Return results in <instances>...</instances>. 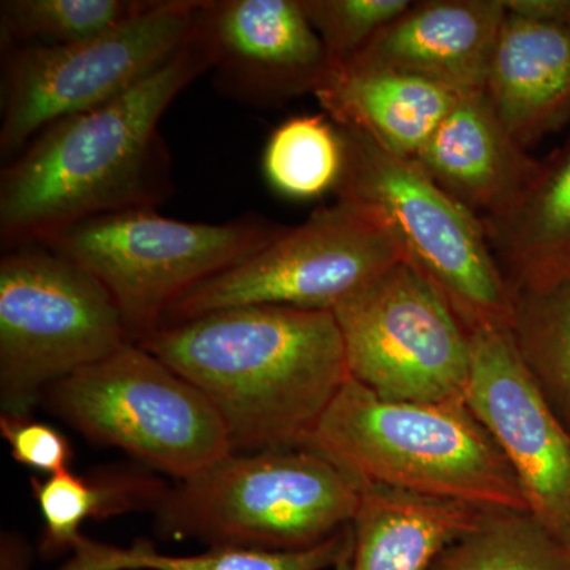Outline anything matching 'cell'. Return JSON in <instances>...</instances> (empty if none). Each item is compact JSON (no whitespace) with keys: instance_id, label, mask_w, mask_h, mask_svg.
<instances>
[{"instance_id":"cell-1","label":"cell","mask_w":570,"mask_h":570,"mask_svg":"<svg viewBox=\"0 0 570 570\" xmlns=\"http://www.w3.org/2000/svg\"><path fill=\"white\" fill-rule=\"evenodd\" d=\"M208 59L190 39L167 66L94 110L45 127L0 175L3 249L40 246L70 225L171 195V157L159 124Z\"/></svg>"},{"instance_id":"cell-2","label":"cell","mask_w":570,"mask_h":570,"mask_svg":"<svg viewBox=\"0 0 570 570\" xmlns=\"http://www.w3.org/2000/svg\"><path fill=\"white\" fill-rule=\"evenodd\" d=\"M216 407L234 452L305 448L348 377L333 311L242 306L138 341Z\"/></svg>"},{"instance_id":"cell-3","label":"cell","mask_w":570,"mask_h":570,"mask_svg":"<svg viewBox=\"0 0 570 570\" xmlns=\"http://www.w3.org/2000/svg\"><path fill=\"white\" fill-rule=\"evenodd\" d=\"M305 448L365 485L530 512L515 472L466 401L397 403L348 377Z\"/></svg>"},{"instance_id":"cell-4","label":"cell","mask_w":570,"mask_h":570,"mask_svg":"<svg viewBox=\"0 0 570 570\" xmlns=\"http://www.w3.org/2000/svg\"><path fill=\"white\" fill-rule=\"evenodd\" d=\"M363 489L309 448L232 452L168 487L154 528L208 549L306 550L351 527Z\"/></svg>"},{"instance_id":"cell-5","label":"cell","mask_w":570,"mask_h":570,"mask_svg":"<svg viewBox=\"0 0 570 570\" xmlns=\"http://www.w3.org/2000/svg\"><path fill=\"white\" fill-rule=\"evenodd\" d=\"M337 129L344 142L337 200L374 214L395 238L404 261L436 285L472 333L509 328L513 288L482 219L414 160L390 153L362 130Z\"/></svg>"},{"instance_id":"cell-6","label":"cell","mask_w":570,"mask_h":570,"mask_svg":"<svg viewBox=\"0 0 570 570\" xmlns=\"http://www.w3.org/2000/svg\"><path fill=\"white\" fill-rule=\"evenodd\" d=\"M284 230L285 225L255 214L208 224L137 208L70 225L40 246L96 277L138 343L159 328L183 295L257 254Z\"/></svg>"},{"instance_id":"cell-7","label":"cell","mask_w":570,"mask_h":570,"mask_svg":"<svg viewBox=\"0 0 570 570\" xmlns=\"http://www.w3.org/2000/svg\"><path fill=\"white\" fill-rule=\"evenodd\" d=\"M41 400L89 441L176 480L234 452L208 397L137 343L56 382Z\"/></svg>"},{"instance_id":"cell-8","label":"cell","mask_w":570,"mask_h":570,"mask_svg":"<svg viewBox=\"0 0 570 570\" xmlns=\"http://www.w3.org/2000/svg\"><path fill=\"white\" fill-rule=\"evenodd\" d=\"M132 343L118 305L96 277L47 247L0 261V404L31 415L56 382Z\"/></svg>"},{"instance_id":"cell-9","label":"cell","mask_w":570,"mask_h":570,"mask_svg":"<svg viewBox=\"0 0 570 570\" xmlns=\"http://www.w3.org/2000/svg\"><path fill=\"white\" fill-rule=\"evenodd\" d=\"M200 0H159L141 17L73 45L9 47L2 66L0 154L13 159L45 127L118 99L193 39Z\"/></svg>"},{"instance_id":"cell-10","label":"cell","mask_w":570,"mask_h":570,"mask_svg":"<svg viewBox=\"0 0 570 570\" xmlns=\"http://www.w3.org/2000/svg\"><path fill=\"white\" fill-rule=\"evenodd\" d=\"M403 258L374 214L337 200L187 292L159 326L242 306L335 311Z\"/></svg>"},{"instance_id":"cell-11","label":"cell","mask_w":570,"mask_h":570,"mask_svg":"<svg viewBox=\"0 0 570 570\" xmlns=\"http://www.w3.org/2000/svg\"><path fill=\"white\" fill-rule=\"evenodd\" d=\"M333 314L348 376L382 400L464 401L472 332L436 285L404 258Z\"/></svg>"},{"instance_id":"cell-12","label":"cell","mask_w":570,"mask_h":570,"mask_svg":"<svg viewBox=\"0 0 570 570\" xmlns=\"http://www.w3.org/2000/svg\"><path fill=\"white\" fill-rule=\"evenodd\" d=\"M472 348L464 401L515 472L531 515L570 547V431L509 328L478 330Z\"/></svg>"},{"instance_id":"cell-13","label":"cell","mask_w":570,"mask_h":570,"mask_svg":"<svg viewBox=\"0 0 570 570\" xmlns=\"http://www.w3.org/2000/svg\"><path fill=\"white\" fill-rule=\"evenodd\" d=\"M194 39L219 91L254 107L316 96L333 70L302 0H204Z\"/></svg>"},{"instance_id":"cell-14","label":"cell","mask_w":570,"mask_h":570,"mask_svg":"<svg viewBox=\"0 0 570 570\" xmlns=\"http://www.w3.org/2000/svg\"><path fill=\"white\" fill-rule=\"evenodd\" d=\"M505 14V0L412 3L346 63L412 75L460 97L485 92Z\"/></svg>"},{"instance_id":"cell-15","label":"cell","mask_w":570,"mask_h":570,"mask_svg":"<svg viewBox=\"0 0 570 570\" xmlns=\"http://www.w3.org/2000/svg\"><path fill=\"white\" fill-rule=\"evenodd\" d=\"M412 160L482 223L508 213L540 168L499 121L485 92L460 97Z\"/></svg>"},{"instance_id":"cell-16","label":"cell","mask_w":570,"mask_h":570,"mask_svg":"<svg viewBox=\"0 0 570 570\" xmlns=\"http://www.w3.org/2000/svg\"><path fill=\"white\" fill-rule=\"evenodd\" d=\"M499 121L527 148L570 116V24L508 10L487 77Z\"/></svg>"},{"instance_id":"cell-17","label":"cell","mask_w":570,"mask_h":570,"mask_svg":"<svg viewBox=\"0 0 570 570\" xmlns=\"http://www.w3.org/2000/svg\"><path fill=\"white\" fill-rule=\"evenodd\" d=\"M316 97L337 127L362 130L411 160L460 99L423 78L354 63L335 67Z\"/></svg>"},{"instance_id":"cell-18","label":"cell","mask_w":570,"mask_h":570,"mask_svg":"<svg viewBox=\"0 0 570 570\" xmlns=\"http://www.w3.org/2000/svg\"><path fill=\"white\" fill-rule=\"evenodd\" d=\"M489 509L365 485L356 510L351 570H431L442 551Z\"/></svg>"},{"instance_id":"cell-19","label":"cell","mask_w":570,"mask_h":570,"mask_svg":"<svg viewBox=\"0 0 570 570\" xmlns=\"http://www.w3.org/2000/svg\"><path fill=\"white\" fill-rule=\"evenodd\" d=\"M31 489L43 520L40 554L51 560L70 553L88 520H107L141 510L154 512L168 485L148 469L108 466L86 475L69 469L47 479L33 478Z\"/></svg>"},{"instance_id":"cell-20","label":"cell","mask_w":570,"mask_h":570,"mask_svg":"<svg viewBox=\"0 0 570 570\" xmlns=\"http://www.w3.org/2000/svg\"><path fill=\"white\" fill-rule=\"evenodd\" d=\"M483 225L494 255L509 266L510 284L570 254V137L540 163L520 200Z\"/></svg>"},{"instance_id":"cell-21","label":"cell","mask_w":570,"mask_h":570,"mask_svg":"<svg viewBox=\"0 0 570 570\" xmlns=\"http://www.w3.org/2000/svg\"><path fill=\"white\" fill-rule=\"evenodd\" d=\"M352 549V524L316 547L296 551L206 549L168 554L149 540L118 547L81 534L69 560L56 570H326L335 569Z\"/></svg>"},{"instance_id":"cell-22","label":"cell","mask_w":570,"mask_h":570,"mask_svg":"<svg viewBox=\"0 0 570 570\" xmlns=\"http://www.w3.org/2000/svg\"><path fill=\"white\" fill-rule=\"evenodd\" d=\"M512 288L510 333L524 365L570 431V276Z\"/></svg>"},{"instance_id":"cell-23","label":"cell","mask_w":570,"mask_h":570,"mask_svg":"<svg viewBox=\"0 0 570 570\" xmlns=\"http://www.w3.org/2000/svg\"><path fill=\"white\" fill-rule=\"evenodd\" d=\"M431 570H570V547L530 512L489 509Z\"/></svg>"},{"instance_id":"cell-24","label":"cell","mask_w":570,"mask_h":570,"mask_svg":"<svg viewBox=\"0 0 570 570\" xmlns=\"http://www.w3.org/2000/svg\"><path fill=\"white\" fill-rule=\"evenodd\" d=\"M266 181L294 200L336 190L344 170V142L326 115L288 118L269 135L264 151Z\"/></svg>"},{"instance_id":"cell-25","label":"cell","mask_w":570,"mask_h":570,"mask_svg":"<svg viewBox=\"0 0 570 570\" xmlns=\"http://www.w3.org/2000/svg\"><path fill=\"white\" fill-rule=\"evenodd\" d=\"M159 0H3L0 32L6 47L73 45L141 17Z\"/></svg>"},{"instance_id":"cell-26","label":"cell","mask_w":570,"mask_h":570,"mask_svg":"<svg viewBox=\"0 0 570 570\" xmlns=\"http://www.w3.org/2000/svg\"><path fill=\"white\" fill-rule=\"evenodd\" d=\"M333 69L351 61L379 32L411 9L409 0H302Z\"/></svg>"},{"instance_id":"cell-27","label":"cell","mask_w":570,"mask_h":570,"mask_svg":"<svg viewBox=\"0 0 570 570\" xmlns=\"http://www.w3.org/2000/svg\"><path fill=\"white\" fill-rule=\"evenodd\" d=\"M0 434L9 444L11 456L22 466L52 475L69 471L73 449L58 428L32 415H0Z\"/></svg>"},{"instance_id":"cell-28","label":"cell","mask_w":570,"mask_h":570,"mask_svg":"<svg viewBox=\"0 0 570 570\" xmlns=\"http://www.w3.org/2000/svg\"><path fill=\"white\" fill-rule=\"evenodd\" d=\"M505 7L524 17L570 24V0H505Z\"/></svg>"},{"instance_id":"cell-29","label":"cell","mask_w":570,"mask_h":570,"mask_svg":"<svg viewBox=\"0 0 570 570\" xmlns=\"http://www.w3.org/2000/svg\"><path fill=\"white\" fill-rule=\"evenodd\" d=\"M31 546L14 532H3L0 540V570H31Z\"/></svg>"},{"instance_id":"cell-30","label":"cell","mask_w":570,"mask_h":570,"mask_svg":"<svg viewBox=\"0 0 570 570\" xmlns=\"http://www.w3.org/2000/svg\"><path fill=\"white\" fill-rule=\"evenodd\" d=\"M568 276H570V254L564 255V257L547 266V268L540 269L534 275L512 283V285L549 283V281L561 279V277Z\"/></svg>"},{"instance_id":"cell-31","label":"cell","mask_w":570,"mask_h":570,"mask_svg":"<svg viewBox=\"0 0 570 570\" xmlns=\"http://www.w3.org/2000/svg\"><path fill=\"white\" fill-rule=\"evenodd\" d=\"M352 554H354V549L348 551L346 557H344L343 560L340 561V564H337L333 570H351Z\"/></svg>"}]
</instances>
